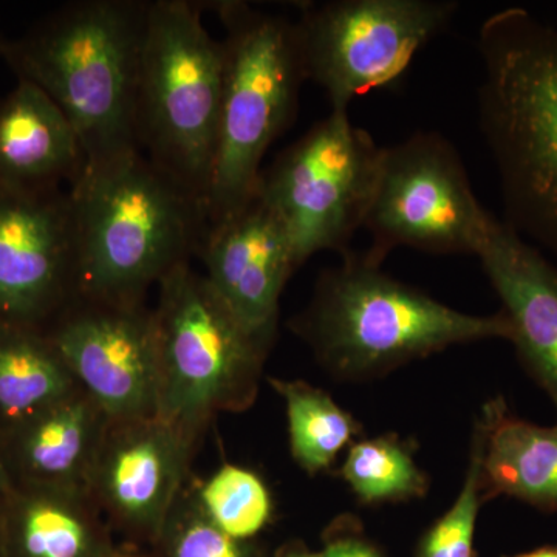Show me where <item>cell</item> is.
Segmentation results:
<instances>
[{
    "instance_id": "obj_26",
    "label": "cell",
    "mask_w": 557,
    "mask_h": 557,
    "mask_svg": "<svg viewBox=\"0 0 557 557\" xmlns=\"http://www.w3.org/2000/svg\"><path fill=\"white\" fill-rule=\"evenodd\" d=\"M321 557H384L364 533L361 522L351 515L333 520L324 531Z\"/></svg>"
},
{
    "instance_id": "obj_29",
    "label": "cell",
    "mask_w": 557,
    "mask_h": 557,
    "mask_svg": "<svg viewBox=\"0 0 557 557\" xmlns=\"http://www.w3.org/2000/svg\"><path fill=\"white\" fill-rule=\"evenodd\" d=\"M504 557H557V547L555 545H545V547L528 549V552L518 553V555Z\"/></svg>"
},
{
    "instance_id": "obj_12",
    "label": "cell",
    "mask_w": 557,
    "mask_h": 557,
    "mask_svg": "<svg viewBox=\"0 0 557 557\" xmlns=\"http://www.w3.org/2000/svg\"><path fill=\"white\" fill-rule=\"evenodd\" d=\"M44 335L112 423L157 417L152 310L76 296Z\"/></svg>"
},
{
    "instance_id": "obj_9",
    "label": "cell",
    "mask_w": 557,
    "mask_h": 557,
    "mask_svg": "<svg viewBox=\"0 0 557 557\" xmlns=\"http://www.w3.org/2000/svg\"><path fill=\"white\" fill-rule=\"evenodd\" d=\"M307 81L347 112L357 97L397 83L418 51L449 27L454 0H330L296 3Z\"/></svg>"
},
{
    "instance_id": "obj_18",
    "label": "cell",
    "mask_w": 557,
    "mask_h": 557,
    "mask_svg": "<svg viewBox=\"0 0 557 557\" xmlns=\"http://www.w3.org/2000/svg\"><path fill=\"white\" fill-rule=\"evenodd\" d=\"M7 557H115L101 509L81 487L33 486L7 500Z\"/></svg>"
},
{
    "instance_id": "obj_16",
    "label": "cell",
    "mask_w": 557,
    "mask_h": 557,
    "mask_svg": "<svg viewBox=\"0 0 557 557\" xmlns=\"http://www.w3.org/2000/svg\"><path fill=\"white\" fill-rule=\"evenodd\" d=\"M86 170L78 132L49 95L17 81L0 100V183L27 190L70 189Z\"/></svg>"
},
{
    "instance_id": "obj_22",
    "label": "cell",
    "mask_w": 557,
    "mask_h": 557,
    "mask_svg": "<svg viewBox=\"0 0 557 557\" xmlns=\"http://www.w3.org/2000/svg\"><path fill=\"white\" fill-rule=\"evenodd\" d=\"M341 475L362 505L398 504L426 496L429 478L409 443L397 435L361 440L348 449Z\"/></svg>"
},
{
    "instance_id": "obj_21",
    "label": "cell",
    "mask_w": 557,
    "mask_h": 557,
    "mask_svg": "<svg viewBox=\"0 0 557 557\" xmlns=\"http://www.w3.org/2000/svg\"><path fill=\"white\" fill-rule=\"evenodd\" d=\"M287 408L289 448L307 474L332 467L336 457L362 432L351 413L327 392L304 381L270 380Z\"/></svg>"
},
{
    "instance_id": "obj_7",
    "label": "cell",
    "mask_w": 557,
    "mask_h": 557,
    "mask_svg": "<svg viewBox=\"0 0 557 557\" xmlns=\"http://www.w3.org/2000/svg\"><path fill=\"white\" fill-rule=\"evenodd\" d=\"M159 289L152 310L157 417L199 435L215 413L240 412L255 403L271 346L244 327L189 262L172 270Z\"/></svg>"
},
{
    "instance_id": "obj_14",
    "label": "cell",
    "mask_w": 557,
    "mask_h": 557,
    "mask_svg": "<svg viewBox=\"0 0 557 557\" xmlns=\"http://www.w3.org/2000/svg\"><path fill=\"white\" fill-rule=\"evenodd\" d=\"M197 256L234 317L271 346L278 299L298 263L287 234L262 197L258 194L236 214L208 223Z\"/></svg>"
},
{
    "instance_id": "obj_31",
    "label": "cell",
    "mask_w": 557,
    "mask_h": 557,
    "mask_svg": "<svg viewBox=\"0 0 557 557\" xmlns=\"http://www.w3.org/2000/svg\"><path fill=\"white\" fill-rule=\"evenodd\" d=\"M115 557H134V556L121 555V553H119V555H116Z\"/></svg>"
},
{
    "instance_id": "obj_13",
    "label": "cell",
    "mask_w": 557,
    "mask_h": 557,
    "mask_svg": "<svg viewBox=\"0 0 557 557\" xmlns=\"http://www.w3.org/2000/svg\"><path fill=\"white\" fill-rule=\"evenodd\" d=\"M196 440L160 417L109 421L87 485L95 504L123 530L159 542L185 490Z\"/></svg>"
},
{
    "instance_id": "obj_11",
    "label": "cell",
    "mask_w": 557,
    "mask_h": 557,
    "mask_svg": "<svg viewBox=\"0 0 557 557\" xmlns=\"http://www.w3.org/2000/svg\"><path fill=\"white\" fill-rule=\"evenodd\" d=\"M78 296L70 189L0 183V325L46 332Z\"/></svg>"
},
{
    "instance_id": "obj_19",
    "label": "cell",
    "mask_w": 557,
    "mask_h": 557,
    "mask_svg": "<svg viewBox=\"0 0 557 557\" xmlns=\"http://www.w3.org/2000/svg\"><path fill=\"white\" fill-rule=\"evenodd\" d=\"M108 424L100 406L79 387L14 429L17 463L28 485L87 490Z\"/></svg>"
},
{
    "instance_id": "obj_30",
    "label": "cell",
    "mask_w": 557,
    "mask_h": 557,
    "mask_svg": "<svg viewBox=\"0 0 557 557\" xmlns=\"http://www.w3.org/2000/svg\"><path fill=\"white\" fill-rule=\"evenodd\" d=\"M7 38L0 35V58H2L3 49H5Z\"/></svg>"
},
{
    "instance_id": "obj_24",
    "label": "cell",
    "mask_w": 557,
    "mask_h": 557,
    "mask_svg": "<svg viewBox=\"0 0 557 557\" xmlns=\"http://www.w3.org/2000/svg\"><path fill=\"white\" fill-rule=\"evenodd\" d=\"M164 557H263L249 541L219 530L201 511L194 487L180 494L159 539Z\"/></svg>"
},
{
    "instance_id": "obj_1",
    "label": "cell",
    "mask_w": 557,
    "mask_h": 557,
    "mask_svg": "<svg viewBox=\"0 0 557 557\" xmlns=\"http://www.w3.org/2000/svg\"><path fill=\"white\" fill-rule=\"evenodd\" d=\"M478 49L479 124L504 222L557 256V25L508 7L483 22Z\"/></svg>"
},
{
    "instance_id": "obj_17",
    "label": "cell",
    "mask_w": 557,
    "mask_h": 557,
    "mask_svg": "<svg viewBox=\"0 0 557 557\" xmlns=\"http://www.w3.org/2000/svg\"><path fill=\"white\" fill-rule=\"evenodd\" d=\"M472 437L479 443L486 502L505 496L557 512V424L522 420L498 397L483 406Z\"/></svg>"
},
{
    "instance_id": "obj_20",
    "label": "cell",
    "mask_w": 557,
    "mask_h": 557,
    "mask_svg": "<svg viewBox=\"0 0 557 557\" xmlns=\"http://www.w3.org/2000/svg\"><path fill=\"white\" fill-rule=\"evenodd\" d=\"M79 386L42 332L0 325V420L16 429Z\"/></svg>"
},
{
    "instance_id": "obj_6",
    "label": "cell",
    "mask_w": 557,
    "mask_h": 557,
    "mask_svg": "<svg viewBox=\"0 0 557 557\" xmlns=\"http://www.w3.org/2000/svg\"><path fill=\"white\" fill-rule=\"evenodd\" d=\"M205 3L149 2L139 61V152L205 203L222 106L225 54L201 21Z\"/></svg>"
},
{
    "instance_id": "obj_10",
    "label": "cell",
    "mask_w": 557,
    "mask_h": 557,
    "mask_svg": "<svg viewBox=\"0 0 557 557\" xmlns=\"http://www.w3.org/2000/svg\"><path fill=\"white\" fill-rule=\"evenodd\" d=\"M491 218L449 139L434 131L416 132L383 150L362 226L370 247L361 258L381 267L397 248L475 256Z\"/></svg>"
},
{
    "instance_id": "obj_4",
    "label": "cell",
    "mask_w": 557,
    "mask_h": 557,
    "mask_svg": "<svg viewBox=\"0 0 557 557\" xmlns=\"http://www.w3.org/2000/svg\"><path fill=\"white\" fill-rule=\"evenodd\" d=\"M293 332L336 379H379L458 344L511 341L504 311L461 313L347 252L318 278L313 299Z\"/></svg>"
},
{
    "instance_id": "obj_3",
    "label": "cell",
    "mask_w": 557,
    "mask_h": 557,
    "mask_svg": "<svg viewBox=\"0 0 557 557\" xmlns=\"http://www.w3.org/2000/svg\"><path fill=\"white\" fill-rule=\"evenodd\" d=\"M70 196L81 298L141 306L207 233L203 200L143 153L84 171Z\"/></svg>"
},
{
    "instance_id": "obj_8",
    "label": "cell",
    "mask_w": 557,
    "mask_h": 557,
    "mask_svg": "<svg viewBox=\"0 0 557 557\" xmlns=\"http://www.w3.org/2000/svg\"><path fill=\"white\" fill-rule=\"evenodd\" d=\"M384 146L332 110L262 171L258 194L287 234L296 263L319 251L350 252L364 226Z\"/></svg>"
},
{
    "instance_id": "obj_25",
    "label": "cell",
    "mask_w": 557,
    "mask_h": 557,
    "mask_svg": "<svg viewBox=\"0 0 557 557\" xmlns=\"http://www.w3.org/2000/svg\"><path fill=\"white\" fill-rule=\"evenodd\" d=\"M485 502L479 443L472 437L471 456L460 494L453 507L420 539L416 557H474L475 528L480 508Z\"/></svg>"
},
{
    "instance_id": "obj_5",
    "label": "cell",
    "mask_w": 557,
    "mask_h": 557,
    "mask_svg": "<svg viewBox=\"0 0 557 557\" xmlns=\"http://www.w3.org/2000/svg\"><path fill=\"white\" fill-rule=\"evenodd\" d=\"M207 5L225 28L218 149L205 196L215 223L258 196L263 157L295 120L307 78L295 21L237 0Z\"/></svg>"
},
{
    "instance_id": "obj_27",
    "label": "cell",
    "mask_w": 557,
    "mask_h": 557,
    "mask_svg": "<svg viewBox=\"0 0 557 557\" xmlns=\"http://www.w3.org/2000/svg\"><path fill=\"white\" fill-rule=\"evenodd\" d=\"M13 480H11V474L9 468H7L5 460H3L2 454H0V498L2 500H9L14 493Z\"/></svg>"
},
{
    "instance_id": "obj_28",
    "label": "cell",
    "mask_w": 557,
    "mask_h": 557,
    "mask_svg": "<svg viewBox=\"0 0 557 557\" xmlns=\"http://www.w3.org/2000/svg\"><path fill=\"white\" fill-rule=\"evenodd\" d=\"M276 557H321V555L317 552H311L310 548H307L306 545L300 544V542H293V544H288L287 547L282 548Z\"/></svg>"
},
{
    "instance_id": "obj_2",
    "label": "cell",
    "mask_w": 557,
    "mask_h": 557,
    "mask_svg": "<svg viewBox=\"0 0 557 557\" xmlns=\"http://www.w3.org/2000/svg\"><path fill=\"white\" fill-rule=\"evenodd\" d=\"M149 2L81 0L51 11L2 60L17 81L35 84L78 132L86 170L141 153L135 109Z\"/></svg>"
},
{
    "instance_id": "obj_15",
    "label": "cell",
    "mask_w": 557,
    "mask_h": 557,
    "mask_svg": "<svg viewBox=\"0 0 557 557\" xmlns=\"http://www.w3.org/2000/svg\"><path fill=\"white\" fill-rule=\"evenodd\" d=\"M475 258L502 300L509 343L557 410V267L494 215Z\"/></svg>"
},
{
    "instance_id": "obj_23",
    "label": "cell",
    "mask_w": 557,
    "mask_h": 557,
    "mask_svg": "<svg viewBox=\"0 0 557 557\" xmlns=\"http://www.w3.org/2000/svg\"><path fill=\"white\" fill-rule=\"evenodd\" d=\"M194 491L205 516L237 541H251L273 519L269 486L251 469L225 465Z\"/></svg>"
}]
</instances>
